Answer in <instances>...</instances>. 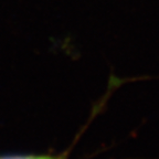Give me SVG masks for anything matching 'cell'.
Here are the masks:
<instances>
[{"instance_id":"cell-1","label":"cell","mask_w":159,"mask_h":159,"mask_svg":"<svg viewBox=\"0 0 159 159\" xmlns=\"http://www.w3.org/2000/svg\"><path fill=\"white\" fill-rule=\"evenodd\" d=\"M0 159H65L51 155H0Z\"/></svg>"}]
</instances>
